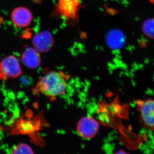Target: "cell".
Masks as SVG:
<instances>
[{"mask_svg": "<svg viewBox=\"0 0 154 154\" xmlns=\"http://www.w3.org/2000/svg\"><path fill=\"white\" fill-rule=\"evenodd\" d=\"M68 79L63 72H50L38 81L34 91L51 97L63 95L66 92Z\"/></svg>", "mask_w": 154, "mask_h": 154, "instance_id": "6da1fadb", "label": "cell"}, {"mask_svg": "<svg viewBox=\"0 0 154 154\" xmlns=\"http://www.w3.org/2000/svg\"><path fill=\"white\" fill-rule=\"evenodd\" d=\"M80 0H58L55 13L68 22H75L79 17Z\"/></svg>", "mask_w": 154, "mask_h": 154, "instance_id": "7a4b0ae2", "label": "cell"}, {"mask_svg": "<svg viewBox=\"0 0 154 154\" xmlns=\"http://www.w3.org/2000/svg\"><path fill=\"white\" fill-rule=\"evenodd\" d=\"M22 73L19 61L14 55H9L0 62V80L16 79Z\"/></svg>", "mask_w": 154, "mask_h": 154, "instance_id": "3957f363", "label": "cell"}, {"mask_svg": "<svg viewBox=\"0 0 154 154\" xmlns=\"http://www.w3.org/2000/svg\"><path fill=\"white\" fill-rule=\"evenodd\" d=\"M136 104L144 125L154 131V99L137 100Z\"/></svg>", "mask_w": 154, "mask_h": 154, "instance_id": "277c9868", "label": "cell"}, {"mask_svg": "<svg viewBox=\"0 0 154 154\" xmlns=\"http://www.w3.org/2000/svg\"><path fill=\"white\" fill-rule=\"evenodd\" d=\"M99 124L94 117L85 116L80 119L77 124V129L79 134L86 139H91L97 134Z\"/></svg>", "mask_w": 154, "mask_h": 154, "instance_id": "5b68a950", "label": "cell"}, {"mask_svg": "<svg viewBox=\"0 0 154 154\" xmlns=\"http://www.w3.org/2000/svg\"><path fill=\"white\" fill-rule=\"evenodd\" d=\"M33 18L32 13L25 7L16 8L11 14V19L13 24L18 28H25L31 23Z\"/></svg>", "mask_w": 154, "mask_h": 154, "instance_id": "8992f818", "label": "cell"}, {"mask_svg": "<svg viewBox=\"0 0 154 154\" xmlns=\"http://www.w3.org/2000/svg\"><path fill=\"white\" fill-rule=\"evenodd\" d=\"M21 60L24 65L30 69H36L41 64V57L36 50L28 48L21 56Z\"/></svg>", "mask_w": 154, "mask_h": 154, "instance_id": "52a82bcc", "label": "cell"}, {"mask_svg": "<svg viewBox=\"0 0 154 154\" xmlns=\"http://www.w3.org/2000/svg\"><path fill=\"white\" fill-rule=\"evenodd\" d=\"M30 146L26 143H22L17 145L12 151V154H33Z\"/></svg>", "mask_w": 154, "mask_h": 154, "instance_id": "ba28073f", "label": "cell"}]
</instances>
